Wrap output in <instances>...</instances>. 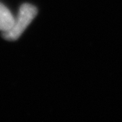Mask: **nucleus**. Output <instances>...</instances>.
I'll return each instance as SVG.
<instances>
[{
    "label": "nucleus",
    "instance_id": "1",
    "mask_svg": "<svg viewBox=\"0 0 122 122\" xmlns=\"http://www.w3.org/2000/svg\"><path fill=\"white\" fill-rule=\"evenodd\" d=\"M37 14V9L33 5L24 3L19 9L17 18L14 19V23L12 28L8 31L3 32L2 36L6 41H16L21 35Z\"/></svg>",
    "mask_w": 122,
    "mask_h": 122
},
{
    "label": "nucleus",
    "instance_id": "2",
    "mask_svg": "<svg viewBox=\"0 0 122 122\" xmlns=\"http://www.w3.org/2000/svg\"><path fill=\"white\" fill-rule=\"evenodd\" d=\"M14 23V18L7 7L0 2V30L8 31L12 28Z\"/></svg>",
    "mask_w": 122,
    "mask_h": 122
}]
</instances>
